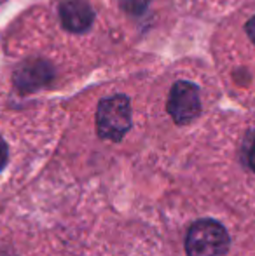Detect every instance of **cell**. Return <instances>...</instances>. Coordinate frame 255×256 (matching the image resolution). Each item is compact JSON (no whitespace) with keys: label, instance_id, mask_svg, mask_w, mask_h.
Instances as JSON below:
<instances>
[{"label":"cell","instance_id":"ba28073f","mask_svg":"<svg viewBox=\"0 0 255 256\" xmlns=\"http://www.w3.org/2000/svg\"><path fill=\"white\" fill-rule=\"evenodd\" d=\"M6 162H7V145H6V142L0 138V171H2V168L6 166Z\"/></svg>","mask_w":255,"mask_h":256},{"label":"cell","instance_id":"6da1fadb","mask_svg":"<svg viewBox=\"0 0 255 256\" xmlns=\"http://www.w3.org/2000/svg\"><path fill=\"white\" fill-rule=\"evenodd\" d=\"M131 128V102L117 92L103 98L96 110V131L100 138L121 142Z\"/></svg>","mask_w":255,"mask_h":256},{"label":"cell","instance_id":"52a82bcc","mask_svg":"<svg viewBox=\"0 0 255 256\" xmlns=\"http://www.w3.org/2000/svg\"><path fill=\"white\" fill-rule=\"evenodd\" d=\"M245 35L248 37V40L252 42V46H253V49H255V14L252 18H250L248 21H246V24H245Z\"/></svg>","mask_w":255,"mask_h":256},{"label":"cell","instance_id":"5b68a950","mask_svg":"<svg viewBox=\"0 0 255 256\" xmlns=\"http://www.w3.org/2000/svg\"><path fill=\"white\" fill-rule=\"evenodd\" d=\"M55 78V68L44 58L28 60L14 74V86L20 92H34L37 89L48 88Z\"/></svg>","mask_w":255,"mask_h":256},{"label":"cell","instance_id":"8992f818","mask_svg":"<svg viewBox=\"0 0 255 256\" xmlns=\"http://www.w3.org/2000/svg\"><path fill=\"white\" fill-rule=\"evenodd\" d=\"M117 9L131 24L143 26L154 20L156 0H116Z\"/></svg>","mask_w":255,"mask_h":256},{"label":"cell","instance_id":"7a4b0ae2","mask_svg":"<svg viewBox=\"0 0 255 256\" xmlns=\"http://www.w3.org/2000/svg\"><path fill=\"white\" fill-rule=\"evenodd\" d=\"M201 108H203L201 88L196 80L178 77L177 80L171 82L170 91H168L166 110L175 124H191L201 114Z\"/></svg>","mask_w":255,"mask_h":256},{"label":"cell","instance_id":"277c9868","mask_svg":"<svg viewBox=\"0 0 255 256\" xmlns=\"http://www.w3.org/2000/svg\"><path fill=\"white\" fill-rule=\"evenodd\" d=\"M56 12L63 30L86 35L95 26V10L88 0H56Z\"/></svg>","mask_w":255,"mask_h":256},{"label":"cell","instance_id":"3957f363","mask_svg":"<svg viewBox=\"0 0 255 256\" xmlns=\"http://www.w3.org/2000/svg\"><path fill=\"white\" fill-rule=\"evenodd\" d=\"M229 250V236L215 220H199L189 228L185 251L189 256H224Z\"/></svg>","mask_w":255,"mask_h":256},{"label":"cell","instance_id":"9c48e42d","mask_svg":"<svg viewBox=\"0 0 255 256\" xmlns=\"http://www.w3.org/2000/svg\"><path fill=\"white\" fill-rule=\"evenodd\" d=\"M248 164H250V168L255 171V134H253L252 145H250V150H248Z\"/></svg>","mask_w":255,"mask_h":256}]
</instances>
